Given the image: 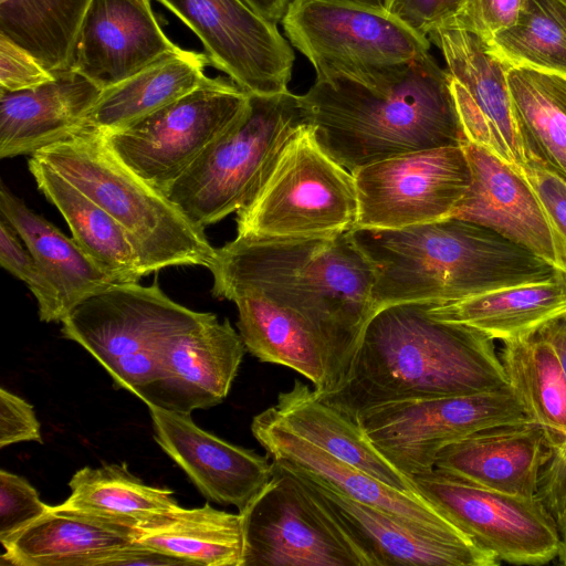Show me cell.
Here are the masks:
<instances>
[{
  "label": "cell",
  "instance_id": "obj_1",
  "mask_svg": "<svg viewBox=\"0 0 566 566\" xmlns=\"http://www.w3.org/2000/svg\"><path fill=\"white\" fill-rule=\"evenodd\" d=\"M297 97L321 147L350 172L465 142L449 73L431 53L394 66L327 69Z\"/></svg>",
  "mask_w": 566,
  "mask_h": 566
},
{
  "label": "cell",
  "instance_id": "obj_2",
  "mask_svg": "<svg viewBox=\"0 0 566 566\" xmlns=\"http://www.w3.org/2000/svg\"><path fill=\"white\" fill-rule=\"evenodd\" d=\"M209 270L216 297L253 291L302 317L325 350V395L344 385L375 314L374 268L349 232L307 240L237 237L216 249Z\"/></svg>",
  "mask_w": 566,
  "mask_h": 566
},
{
  "label": "cell",
  "instance_id": "obj_3",
  "mask_svg": "<svg viewBox=\"0 0 566 566\" xmlns=\"http://www.w3.org/2000/svg\"><path fill=\"white\" fill-rule=\"evenodd\" d=\"M428 305L378 310L364 329L346 381L321 397L356 419L360 411L390 401L511 387L494 339L432 317Z\"/></svg>",
  "mask_w": 566,
  "mask_h": 566
},
{
  "label": "cell",
  "instance_id": "obj_4",
  "mask_svg": "<svg viewBox=\"0 0 566 566\" xmlns=\"http://www.w3.org/2000/svg\"><path fill=\"white\" fill-rule=\"evenodd\" d=\"M349 233L374 268L375 313L401 303L459 301L559 273L500 233L458 218Z\"/></svg>",
  "mask_w": 566,
  "mask_h": 566
},
{
  "label": "cell",
  "instance_id": "obj_5",
  "mask_svg": "<svg viewBox=\"0 0 566 566\" xmlns=\"http://www.w3.org/2000/svg\"><path fill=\"white\" fill-rule=\"evenodd\" d=\"M31 156L65 177L125 229L144 275L175 265L211 266L216 248L203 228L120 161L101 130L83 124Z\"/></svg>",
  "mask_w": 566,
  "mask_h": 566
},
{
  "label": "cell",
  "instance_id": "obj_6",
  "mask_svg": "<svg viewBox=\"0 0 566 566\" xmlns=\"http://www.w3.org/2000/svg\"><path fill=\"white\" fill-rule=\"evenodd\" d=\"M353 174L302 124L289 138L247 205L237 237L252 240L332 239L356 226Z\"/></svg>",
  "mask_w": 566,
  "mask_h": 566
},
{
  "label": "cell",
  "instance_id": "obj_7",
  "mask_svg": "<svg viewBox=\"0 0 566 566\" xmlns=\"http://www.w3.org/2000/svg\"><path fill=\"white\" fill-rule=\"evenodd\" d=\"M302 124L297 95L250 94L243 114L200 154L166 196L203 229L237 213Z\"/></svg>",
  "mask_w": 566,
  "mask_h": 566
},
{
  "label": "cell",
  "instance_id": "obj_8",
  "mask_svg": "<svg viewBox=\"0 0 566 566\" xmlns=\"http://www.w3.org/2000/svg\"><path fill=\"white\" fill-rule=\"evenodd\" d=\"M210 314L174 302L157 281L116 283L70 311L61 332L105 368L116 388L139 397L157 379L165 340Z\"/></svg>",
  "mask_w": 566,
  "mask_h": 566
},
{
  "label": "cell",
  "instance_id": "obj_9",
  "mask_svg": "<svg viewBox=\"0 0 566 566\" xmlns=\"http://www.w3.org/2000/svg\"><path fill=\"white\" fill-rule=\"evenodd\" d=\"M249 98L232 81L207 77L148 116L102 133L120 161L166 195L200 154L237 122Z\"/></svg>",
  "mask_w": 566,
  "mask_h": 566
},
{
  "label": "cell",
  "instance_id": "obj_10",
  "mask_svg": "<svg viewBox=\"0 0 566 566\" xmlns=\"http://www.w3.org/2000/svg\"><path fill=\"white\" fill-rule=\"evenodd\" d=\"M373 444L412 478L434 469L439 451L476 431L528 420L511 387L454 396L396 400L360 411Z\"/></svg>",
  "mask_w": 566,
  "mask_h": 566
},
{
  "label": "cell",
  "instance_id": "obj_11",
  "mask_svg": "<svg viewBox=\"0 0 566 566\" xmlns=\"http://www.w3.org/2000/svg\"><path fill=\"white\" fill-rule=\"evenodd\" d=\"M273 464L270 482L239 512L242 566H373L303 484Z\"/></svg>",
  "mask_w": 566,
  "mask_h": 566
},
{
  "label": "cell",
  "instance_id": "obj_12",
  "mask_svg": "<svg viewBox=\"0 0 566 566\" xmlns=\"http://www.w3.org/2000/svg\"><path fill=\"white\" fill-rule=\"evenodd\" d=\"M290 44L315 73L335 67H385L430 53L428 36L385 7L354 0H292L282 18Z\"/></svg>",
  "mask_w": 566,
  "mask_h": 566
},
{
  "label": "cell",
  "instance_id": "obj_13",
  "mask_svg": "<svg viewBox=\"0 0 566 566\" xmlns=\"http://www.w3.org/2000/svg\"><path fill=\"white\" fill-rule=\"evenodd\" d=\"M411 479L428 502L500 562L542 565L557 557V528L537 495L500 492L438 468Z\"/></svg>",
  "mask_w": 566,
  "mask_h": 566
},
{
  "label": "cell",
  "instance_id": "obj_14",
  "mask_svg": "<svg viewBox=\"0 0 566 566\" xmlns=\"http://www.w3.org/2000/svg\"><path fill=\"white\" fill-rule=\"evenodd\" d=\"M354 229H400L452 218L471 186L462 145L387 158L352 172Z\"/></svg>",
  "mask_w": 566,
  "mask_h": 566
},
{
  "label": "cell",
  "instance_id": "obj_15",
  "mask_svg": "<svg viewBox=\"0 0 566 566\" xmlns=\"http://www.w3.org/2000/svg\"><path fill=\"white\" fill-rule=\"evenodd\" d=\"M202 42L208 60L251 95L290 92L293 46L243 0H159Z\"/></svg>",
  "mask_w": 566,
  "mask_h": 566
},
{
  "label": "cell",
  "instance_id": "obj_16",
  "mask_svg": "<svg viewBox=\"0 0 566 566\" xmlns=\"http://www.w3.org/2000/svg\"><path fill=\"white\" fill-rule=\"evenodd\" d=\"M427 36L443 56L465 140L523 171L528 156L507 84L510 67L474 33L438 28Z\"/></svg>",
  "mask_w": 566,
  "mask_h": 566
},
{
  "label": "cell",
  "instance_id": "obj_17",
  "mask_svg": "<svg viewBox=\"0 0 566 566\" xmlns=\"http://www.w3.org/2000/svg\"><path fill=\"white\" fill-rule=\"evenodd\" d=\"M275 463L292 473L325 507L373 566H494L501 563L471 538L418 528L347 496L305 471Z\"/></svg>",
  "mask_w": 566,
  "mask_h": 566
},
{
  "label": "cell",
  "instance_id": "obj_18",
  "mask_svg": "<svg viewBox=\"0 0 566 566\" xmlns=\"http://www.w3.org/2000/svg\"><path fill=\"white\" fill-rule=\"evenodd\" d=\"M471 186L452 218L486 227L566 274V240L523 171L465 140Z\"/></svg>",
  "mask_w": 566,
  "mask_h": 566
},
{
  "label": "cell",
  "instance_id": "obj_19",
  "mask_svg": "<svg viewBox=\"0 0 566 566\" xmlns=\"http://www.w3.org/2000/svg\"><path fill=\"white\" fill-rule=\"evenodd\" d=\"M245 350L229 319L211 313L165 340L157 379L138 398L179 413L214 407L227 398Z\"/></svg>",
  "mask_w": 566,
  "mask_h": 566
},
{
  "label": "cell",
  "instance_id": "obj_20",
  "mask_svg": "<svg viewBox=\"0 0 566 566\" xmlns=\"http://www.w3.org/2000/svg\"><path fill=\"white\" fill-rule=\"evenodd\" d=\"M178 49L158 24L150 0H91L69 69L103 91Z\"/></svg>",
  "mask_w": 566,
  "mask_h": 566
},
{
  "label": "cell",
  "instance_id": "obj_21",
  "mask_svg": "<svg viewBox=\"0 0 566 566\" xmlns=\"http://www.w3.org/2000/svg\"><path fill=\"white\" fill-rule=\"evenodd\" d=\"M160 448L209 500L243 511L274 474L260 455L199 428L189 413L148 406Z\"/></svg>",
  "mask_w": 566,
  "mask_h": 566
},
{
  "label": "cell",
  "instance_id": "obj_22",
  "mask_svg": "<svg viewBox=\"0 0 566 566\" xmlns=\"http://www.w3.org/2000/svg\"><path fill=\"white\" fill-rule=\"evenodd\" d=\"M251 431L272 461L305 471L347 496L418 528L468 537L422 495L395 489L333 457L282 426L265 410L253 418Z\"/></svg>",
  "mask_w": 566,
  "mask_h": 566
},
{
  "label": "cell",
  "instance_id": "obj_23",
  "mask_svg": "<svg viewBox=\"0 0 566 566\" xmlns=\"http://www.w3.org/2000/svg\"><path fill=\"white\" fill-rule=\"evenodd\" d=\"M553 455L543 429L530 420L490 427L442 448L434 468L500 492L536 496Z\"/></svg>",
  "mask_w": 566,
  "mask_h": 566
},
{
  "label": "cell",
  "instance_id": "obj_24",
  "mask_svg": "<svg viewBox=\"0 0 566 566\" xmlns=\"http://www.w3.org/2000/svg\"><path fill=\"white\" fill-rule=\"evenodd\" d=\"M133 522L60 504L2 542L1 562L14 566H104L114 553L134 545Z\"/></svg>",
  "mask_w": 566,
  "mask_h": 566
},
{
  "label": "cell",
  "instance_id": "obj_25",
  "mask_svg": "<svg viewBox=\"0 0 566 566\" xmlns=\"http://www.w3.org/2000/svg\"><path fill=\"white\" fill-rule=\"evenodd\" d=\"M102 90L66 69L39 86L0 90V157L33 155L84 124Z\"/></svg>",
  "mask_w": 566,
  "mask_h": 566
},
{
  "label": "cell",
  "instance_id": "obj_26",
  "mask_svg": "<svg viewBox=\"0 0 566 566\" xmlns=\"http://www.w3.org/2000/svg\"><path fill=\"white\" fill-rule=\"evenodd\" d=\"M265 411L333 457L395 489L420 494L412 479L389 462L356 419L327 402L307 384L294 380L291 389L280 392L276 402Z\"/></svg>",
  "mask_w": 566,
  "mask_h": 566
},
{
  "label": "cell",
  "instance_id": "obj_27",
  "mask_svg": "<svg viewBox=\"0 0 566 566\" xmlns=\"http://www.w3.org/2000/svg\"><path fill=\"white\" fill-rule=\"evenodd\" d=\"M440 321L475 328L503 343L534 334L566 315V282L553 279L502 287L459 301L428 305Z\"/></svg>",
  "mask_w": 566,
  "mask_h": 566
},
{
  "label": "cell",
  "instance_id": "obj_28",
  "mask_svg": "<svg viewBox=\"0 0 566 566\" xmlns=\"http://www.w3.org/2000/svg\"><path fill=\"white\" fill-rule=\"evenodd\" d=\"M231 301L238 308L239 334L251 355L297 371L319 396L328 391L324 347L302 317L253 291Z\"/></svg>",
  "mask_w": 566,
  "mask_h": 566
},
{
  "label": "cell",
  "instance_id": "obj_29",
  "mask_svg": "<svg viewBox=\"0 0 566 566\" xmlns=\"http://www.w3.org/2000/svg\"><path fill=\"white\" fill-rule=\"evenodd\" d=\"M29 170L67 222L72 238L105 273L116 283H136L145 276L129 235L107 211L34 156Z\"/></svg>",
  "mask_w": 566,
  "mask_h": 566
},
{
  "label": "cell",
  "instance_id": "obj_30",
  "mask_svg": "<svg viewBox=\"0 0 566 566\" xmlns=\"http://www.w3.org/2000/svg\"><path fill=\"white\" fill-rule=\"evenodd\" d=\"M0 212L56 287L64 317L87 297L116 284L73 239L1 186Z\"/></svg>",
  "mask_w": 566,
  "mask_h": 566
},
{
  "label": "cell",
  "instance_id": "obj_31",
  "mask_svg": "<svg viewBox=\"0 0 566 566\" xmlns=\"http://www.w3.org/2000/svg\"><path fill=\"white\" fill-rule=\"evenodd\" d=\"M135 542L187 565L242 566V515L178 505L139 522Z\"/></svg>",
  "mask_w": 566,
  "mask_h": 566
},
{
  "label": "cell",
  "instance_id": "obj_32",
  "mask_svg": "<svg viewBox=\"0 0 566 566\" xmlns=\"http://www.w3.org/2000/svg\"><path fill=\"white\" fill-rule=\"evenodd\" d=\"M207 56L178 49L123 82L102 91L84 124L103 133L122 129L198 87Z\"/></svg>",
  "mask_w": 566,
  "mask_h": 566
},
{
  "label": "cell",
  "instance_id": "obj_33",
  "mask_svg": "<svg viewBox=\"0 0 566 566\" xmlns=\"http://www.w3.org/2000/svg\"><path fill=\"white\" fill-rule=\"evenodd\" d=\"M500 358L528 420L542 427L553 449L566 444V377L546 336L538 329L504 342Z\"/></svg>",
  "mask_w": 566,
  "mask_h": 566
},
{
  "label": "cell",
  "instance_id": "obj_34",
  "mask_svg": "<svg viewBox=\"0 0 566 566\" xmlns=\"http://www.w3.org/2000/svg\"><path fill=\"white\" fill-rule=\"evenodd\" d=\"M507 84L528 158L566 181V76L511 67Z\"/></svg>",
  "mask_w": 566,
  "mask_h": 566
},
{
  "label": "cell",
  "instance_id": "obj_35",
  "mask_svg": "<svg viewBox=\"0 0 566 566\" xmlns=\"http://www.w3.org/2000/svg\"><path fill=\"white\" fill-rule=\"evenodd\" d=\"M90 1L0 0V34L50 72L66 70Z\"/></svg>",
  "mask_w": 566,
  "mask_h": 566
},
{
  "label": "cell",
  "instance_id": "obj_36",
  "mask_svg": "<svg viewBox=\"0 0 566 566\" xmlns=\"http://www.w3.org/2000/svg\"><path fill=\"white\" fill-rule=\"evenodd\" d=\"M70 496L60 505L135 523L178 506L167 488L145 484L126 463L85 467L69 483Z\"/></svg>",
  "mask_w": 566,
  "mask_h": 566
},
{
  "label": "cell",
  "instance_id": "obj_37",
  "mask_svg": "<svg viewBox=\"0 0 566 566\" xmlns=\"http://www.w3.org/2000/svg\"><path fill=\"white\" fill-rule=\"evenodd\" d=\"M486 43L510 69L566 76V31L537 0H526L516 22Z\"/></svg>",
  "mask_w": 566,
  "mask_h": 566
},
{
  "label": "cell",
  "instance_id": "obj_38",
  "mask_svg": "<svg viewBox=\"0 0 566 566\" xmlns=\"http://www.w3.org/2000/svg\"><path fill=\"white\" fill-rule=\"evenodd\" d=\"M0 264L28 285L38 301L42 322H62L64 312L56 287L3 218L0 220Z\"/></svg>",
  "mask_w": 566,
  "mask_h": 566
},
{
  "label": "cell",
  "instance_id": "obj_39",
  "mask_svg": "<svg viewBox=\"0 0 566 566\" xmlns=\"http://www.w3.org/2000/svg\"><path fill=\"white\" fill-rule=\"evenodd\" d=\"M51 505L22 476L0 471V542L15 535L45 514Z\"/></svg>",
  "mask_w": 566,
  "mask_h": 566
},
{
  "label": "cell",
  "instance_id": "obj_40",
  "mask_svg": "<svg viewBox=\"0 0 566 566\" xmlns=\"http://www.w3.org/2000/svg\"><path fill=\"white\" fill-rule=\"evenodd\" d=\"M525 2L526 0H462L457 12L439 28L464 30L488 41L516 22Z\"/></svg>",
  "mask_w": 566,
  "mask_h": 566
},
{
  "label": "cell",
  "instance_id": "obj_41",
  "mask_svg": "<svg viewBox=\"0 0 566 566\" xmlns=\"http://www.w3.org/2000/svg\"><path fill=\"white\" fill-rule=\"evenodd\" d=\"M537 497L553 517L559 536V563L566 566V444L554 448L542 470Z\"/></svg>",
  "mask_w": 566,
  "mask_h": 566
},
{
  "label": "cell",
  "instance_id": "obj_42",
  "mask_svg": "<svg viewBox=\"0 0 566 566\" xmlns=\"http://www.w3.org/2000/svg\"><path fill=\"white\" fill-rule=\"evenodd\" d=\"M53 78L31 53L0 34V90L23 91Z\"/></svg>",
  "mask_w": 566,
  "mask_h": 566
},
{
  "label": "cell",
  "instance_id": "obj_43",
  "mask_svg": "<svg viewBox=\"0 0 566 566\" xmlns=\"http://www.w3.org/2000/svg\"><path fill=\"white\" fill-rule=\"evenodd\" d=\"M42 442L40 422L32 405L11 391L0 389V447L19 442Z\"/></svg>",
  "mask_w": 566,
  "mask_h": 566
},
{
  "label": "cell",
  "instance_id": "obj_44",
  "mask_svg": "<svg viewBox=\"0 0 566 566\" xmlns=\"http://www.w3.org/2000/svg\"><path fill=\"white\" fill-rule=\"evenodd\" d=\"M462 0H384L387 11L411 29L427 34L449 20Z\"/></svg>",
  "mask_w": 566,
  "mask_h": 566
},
{
  "label": "cell",
  "instance_id": "obj_45",
  "mask_svg": "<svg viewBox=\"0 0 566 566\" xmlns=\"http://www.w3.org/2000/svg\"><path fill=\"white\" fill-rule=\"evenodd\" d=\"M523 172L566 240V181L533 158H528ZM563 279L566 282V274Z\"/></svg>",
  "mask_w": 566,
  "mask_h": 566
},
{
  "label": "cell",
  "instance_id": "obj_46",
  "mask_svg": "<svg viewBox=\"0 0 566 566\" xmlns=\"http://www.w3.org/2000/svg\"><path fill=\"white\" fill-rule=\"evenodd\" d=\"M539 331L554 347L566 377V315L549 322Z\"/></svg>",
  "mask_w": 566,
  "mask_h": 566
},
{
  "label": "cell",
  "instance_id": "obj_47",
  "mask_svg": "<svg viewBox=\"0 0 566 566\" xmlns=\"http://www.w3.org/2000/svg\"><path fill=\"white\" fill-rule=\"evenodd\" d=\"M266 20L280 23L292 0H243Z\"/></svg>",
  "mask_w": 566,
  "mask_h": 566
},
{
  "label": "cell",
  "instance_id": "obj_48",
  "mask_svg": "<svg viewBox=\"0 0 566 566\" xmlns=\"http://www.w3.org/2000/svg\"><path fill=\"white\" fill-rule=\"evenodd\" d=\"M566 31V0H537Z\"/></svg>",
  "mask_w": 566,
  "mask_h": 566
},
{
  "label": "cell",
  "instance_id": "obj_49",
  "mask_svg": "<svg viewBox=\"0 0 566 566\" xmlns=\"http://www.w3.org/2000/svg\"><path fill=\"white\" fill-rule=\"evenodd\" d=\"M354 1L374 6V7H384V0H354Z\"/></svg>",
  "mask_w": 566,
  "mask_h": 566
}]
</instances>
